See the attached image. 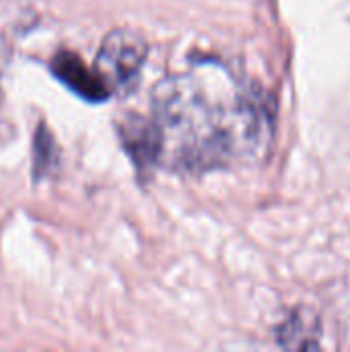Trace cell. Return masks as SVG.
Masks as SVG:
<instances>
[{
    "label": "cell",
    "mask_w": 350,
    "mask_h": 352,
    "mask_svg": "<svg viewBox=\"0 0 350 352\" xmlns=\"http://www.w3.org/2000/svg\"><path fill=\"white\" fill-rule=\"evenodd\" d=\"M146 54L149 45L138 31L116 29L99 47L95 72L111 95H128L140 80Z\"/></svg>",
    "instance_id": "2"
},
{
    "label": "cell",
    "mask_w": 350,
    "mask_h": 352,
    "mask_svg": "<svg viewBox=\"0 0 350 352\" xmlns=\"http://www.w3.org/2000/svg\"><path fill=\"white\" fill-rule=\"evenodd\" d=\"M33 151H35V157H33V175L39 179L43 177L45 173H52V169H56L58 165V148H56V140L54 136L47 132V128L41 124L37 134H35V140H33Z\"/></svg>",
    "instance_id": "5"
},
{
    "label": "cell",
    "mask_w": 350,
    "mask_h": 352,
    "mask_svg": "<svg viewBox=\"0 0 350 352\" xmlns=\"http://www.w3.org/2000/svg\"><path fill=\"white\" fill-rule=\"evenodd\" d=\"M161 161L179 171H215L264 157L274 134V105L252 80L215 58L194 60L153 93Z\"/></svg>",
    "instance_id": "1"
},
{
    "label": "cell",
    "mask_w": 350,
    "mask_h": 352,
    "mask_svg": "<svg viewBox=\"0 0 350 352\" xmlns=\"http://www.w3.org/2000/svg\"><path fill=\"white\" fill-rule=\"evenodd\" d=\"M309 326L305 322V318H299V316H293L289 318L281 330H278V340L283 346L287 349H318L320 344L309 340Z\"/></svg>",
    "instance_id": "6"
},
{
    "label": "cell",
    "mask_w": 350,
    "mask_h": 352,
    "mask_svg": "<svg viewBox=\"0 0 350 352\" xmlns=\"http://www.w3.org/2000/svg\"><path fill=\"white\" fill-rule=\"evenodd\" d=\"M52 70L70 91H74L87 101L99 103L111 97L95 68L85 66V62L74 52H60L58 56H54Z\"/></svg>",
    "instance_id": "4"
},
{
    "label": "cell",
    "mask_w": 350,
    "mask_h": 352,
    "mask_svg": "<svg viewBox=\"0 0 350 352\" xmlns=\"http://www.w3.org/2000/svg\"><path fill=\"white\" fill-rule=\"evenodd\" d=\"M118 128L122 142L136 163L138 171H146L161 161V138L153 120L134 113L122 120Z\"/></svg>",
    "instance_id": "3"
}]
</instances>
